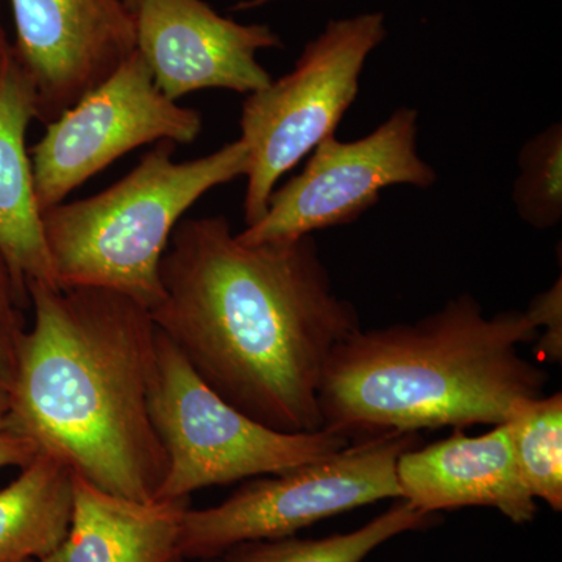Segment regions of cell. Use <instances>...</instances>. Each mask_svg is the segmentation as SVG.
I'll return each mask as SVG.
<instances>
[{"label": "cell", "mask_w": 562, "mask_h": 562, "mask_svg": "<svg viewBox=\"0 0 562 562\" xmlns=\"http://www.w3.org/2000/svg\"><path fill=\"white\" fill-rule=\"evenodd\" d=\"M31 305L27 284L11 268L0 249V395L7 394L16 369L25 327L24 312Z\"/></svg>", "instance_id": "cell-19"}, {"label": "cell", "mask_w": 562, "mask_h": 562, "mask_svg": "<svg viewBox=\"0 0 562 562\" xmlns=\"http://www.w3.org/2000/svg\"><path fill=\"white\" fill-rule=\"evenodd\" d=\"M277 2V0H239L233 10L235 11H250L262 9V7L271 5V3Z\"/></svg>", "instance_id": "cell-23"}, {"label": "cell", "mask_w": 562, "mask_h": 562, "mask_svg": "<svg viewBox=\"0 0 562 562\" xmlns=\"http://www.w3.org/2000/svg\"><path fill=\"white\" fill-rule=\"evenodd\" d=\"M149 405L168 454L155 501L190 498L206 487L288 471L351 442L327 430L283 432L251 419L206 386L160 330Z\"/></svg>", "instance_id": "cell-5"}, {"label": "cell", "mask_w": 562, "mask_h": 562, "mask_svg": "<svg viewBox=\"0 0 562 562\" xmlns=\"http://www.w3.org/2000/svg\"><path fill=\"white\" fill-rule=\"evenodd\" d=\"M11 55V43L7 40L5 31H3L2 21H0V74L5 68Z\"/></svg>", "instance_id": "cell-22"}, {"label": "cell", "mask_w": 562, "mask_h": 562, "mask_svg": "<svg viewBox=\"0 0 562 562\" xmlns=\"http://www.w3.org/2000/svg\"><path fill=\"white\" fill-rule=\"evenodd\" d=\"M33 324L7 392L11 428L85 482L154 502L168 454L150 417L158 327L121 292L27 281Z\"/></svg>", "instance_id": "cell-2"}, {"label": "cell", "mask_w": 562, "mask_h": 562, "mask_svg": "<svg viewBox=\"0 0 562 562\" xmlns=\"http://www.w3.org/2000/svg\"><path fill=\"white\" fill-rule=\"evenodd\" d=\"M513 203L525 224L550 231L562 221V125L553 122L520 147Z\"/></svg>", "instance_id": "cell-18"}, {"label": "cell", "mask_w": 562, "mask_h": 562, "mask_svg": "<svg viewBox=\"0 0 562 562\" xmlns=\"http://www.w3.org/2000/svg\"><path fill=\"white\" fill-rule=\"evenodd\" d=\"M13 55L47 125L103 83L136 50V14L124 0H10Z\"/></svg>", "instance_id": "cell-10"}, {"label": "cell", "mask_w": 562, "mask_h": 562, "mask_svg": "<svg viewBox=\"0 0 562 562\" xmlns=\"http://www.w3.org/2000/svg\"><path fill=\"white\" fill-rule=\"evenodd\" d=\"M35 116V90L11 47L0 74V249L25 284L43 281L58 286L25 144Z\"/></svg>", "instance_id": "cell-14"}, {"label": "cell", "mask_w": 562, "mask_h": 562, "mask_svg": "<svg viewBox=\"0 0 562 562\" xmlns=\"http://www.w3.org/2000/svg\"><path fill=\"white\" fill-rule=\"evenodd\" d=\"M27 562H36V561H27Z\"/></svg>", "instance_id": "cell-26"}, {"label": "cell", "mask_w": 562, "mask_h": 562, "mask_svg": "<svg viewBox=\"0 0 562 562\" xmlns=\"http://www.w3.org/2000/svg\"><path fill=\"white\" fill-rule=\"evenodd\" d=\"M160 140L105 191L43 213L58 286L121 292L151 310L161 302L160 266L181 216L206 192L246 177L241 139L198 160L176 161Z\"/></svg>", "instance_id": "cell-4"}, {"label": "cell", "mask_w": 562, "mask_h": 562, "mask_svg": "<svg viewBox=\"0 0 562 562\" xmlns=\"http://www.w3.org/2000/svg\"><path fill=\"white\" fill-rule=\"evenodd\" d=\"M387 36L383 11L327 22L305 44L294 68L243 103L241 139L249 151L244 222L265 216L284 173L308 157L341 124L357 101L366 63Z\"/></svg>", "instance_id": "cell-6"}, {"label": "cell", "mask_w": 562, "mask_h": 562, "mask_svg": "<svg viewBox=\"0 0 562 562\" xmlns=\"http://www.w3.org/2000/svg\"><path fill=\"white\" fill-rule=\"evenodd\" d=\"M198 562H225L224 558L216 557V558H209V560H199Z\"/></svg>", "instance_id": "cell-25"}, {"label": "cell", "mask_w": 562, "mask_h": 562, "mask_svg": "<svg viewBox=\"0 0 562 562\" xmlns=\"http://www.w3.org/2000/svg\"><path fill=\"white\" fill-rule=\"evenodd\" d=\"M438 514L422 513L408 502L395 501L358 530L321 539L291 538L238 543L222 558L225 562H362L384 542L403 532L425 530L438 522Z\"/></svg>", "instance_id": "cell-16"}, {"label": "cell", "mask_w": 562, "mask_h": 562, "mask_svg": "<svg viewBox=\"0 0 562 562\" xmlns=\"http://www.w3.org/2000/svg\"><path fill=\"white\" fill-rule=\"evenodd\" d=\"M124 2H125V5H127L128 9H131V11H133V13H136V11H138V9H139L140 2H143V0H124Z\"/></svg>", "instance_id": "cell-24"}, {"label": "cell", "mask_w": 562, "mask_h": 562, "mask_svg": "<svg viewBox=\"0 0 562 562\" xmlns=\"http://www.w3.org/2000/svg\"><path fill=\"white\" fill-rule=\"evenodd\" d=\"M202 127L201 113L166 98L149 66L133 52L109 79L47 124L32 147L41 213L66 202L128 151L160 140L194 143Z\"/></svg>", "instance_id": "cell-9"}, {"label": "cell", "mask_w": 562, "mask_h": 562, "mask_svg": "<svg viewBox=\"0 0 562 562\" xmlns=\"http://www.w3.org/2000/svg\"><path fill=\"white\" fill-rule=\"evenodd\" d=\"M7 409L9 402L7 394H3L0 395V471L7 468L22 469L40 454L35 443L22 438L11 428Z\"/></svg>", "instance_id": "cell-21"}, {"label": "cell", "mask_w": 562, "mask_h": 562, "mask_svg": "<svg viewBox=\"0 0 562 562\" xmlns=\"http://www.w3.org/2000/svg\"><path fill=\"white\" fill-rule=\"evenodd\" d=\"M538 331L542 335L536 339V350L542 360L549 362L562 361V277H558L549 290L531 299L525 310Z\"/></svg>", "instance_id": "cell-20"}, {"label": "cell", "mask_w": 562, "mask_h": 562, "mask_svg": "<svg viewBox=\"0 0 562 562\" xmlns=\"http://www.w3.org/2000/svg\"><path fill=\"white\" fill-rule=\"evenodd\" d=\"M417 138L419 111L401 106L360 139L322 140L302 171L273 190L265 216L236 236L244 244L292 241L360 220L387 188L430 190L438 173Z\"/></svg>", "instance_id": "cell-8"}, {"label": "cell", "mask_w": 562, "mask_h": 562, "mask_svg": "<svg viewBox=\"0 0 562 562\" xmlns=\"http://www.w3.org/2000/svg\"><path fill=\"white\" fill-rule=\"evenodd\" d=\"M190 498L135 502L74 475L68 535L38 562H183L181 520Z\"/></svg>", "instance_id": "cell-13"}, {"label": "cell", "mask_w": 562, "mask_h": 562, "mask_svg": "<svg viewBox=\"0 0 562 562\" xmlns=\"http://www.w3.org/2000/svg\"><path fill=\"white\" fill-rule=\"evenodd\" d=\"M538 336L525 312L486 316L471 294L416 322L360 327L325 364L317 397L322 430L353 442L505 424L546 395L549 372L519 353Z\"/></svg>", "instance_id": "cell-3"}, {"label": "cell", "mask_w": 562, "mask_h": 562, "mask_svg": "<svg viewBox=\"0 0 562 562\" xmlns=\"http://www.w3.org/2000/svg\"><path fill=\"white\" fill-rule=\"evenodd\" d=\"M135 14L136 52L173 102L202 90L260 91L272 77L258 54L284 47L269 25L222 16L205 0H143Z\"/></svg>", "instance_id": "cell-11"}, {"label": "cell", "mask_w": 562, "mask_h": 562, "mask_svg": "<svg viewBox=\"0 0 562 562\" xmlns=\"http://www.w3.org/2000/svg\"><path fill=\"white\" fill-rule=\"evenodd\" d=\"M514 453L528 491L553 512H562V395H542L512 420Z\"/></svg>", "instance_id": "cell-17"}, {"label": "cell", "mask_w": 562, "mask_h": 562, "mask_svg": "<svg viewBox=\"0 0 562 562\" xmlns=\"http://www.w3.org/2000/svg\"><path fill=\"white\" fill-rule=\"evenodd\" d=\"M74 472L40 453L0 491V562L41 561L68 535Z\"/></svg>", "instance_id": "cell-15"}, {"label": "cell", "mask_w": 562, "mask_h": 562, "mask_svg": "<svg viewBox=\"0 0 562 562\" xmlns=\"http://www.w3.org/2000/svg\"><path fill=\"white\" fill-rule=\"evenodd\" d=\"M160 280L155 325L206 386L272 430H322L325 364L361 319L313 235L244 244L224 216L180 221Z\"/></svg>", "instance_id": "cell-1"}, {"label": "cell", "mask_w": 562, "mask_h": 562, "mask_svg": "<svg viewBox=\"0 0 562 562\" xmlns=\"http://www.w3.org/2000/svg\"><path fill=\"white\" fill-rule=\"evenodd\" d=\"M397 484L402 501L422 513L486 506L517 525L538 513L506 422L479 436L457 428L443 441L406 450L398 457Z\"/></svg>", "instance_id": "cell-12"}, {"label": "cell", "mask_w": 562, "mask_h": 562, "mask_svg": "<svg viewBox=\"0 0 562 562\" xmlns=\"http://www.w3.org/2000/svg\"><path fill=\"white\" fill-rule=\"evenodd\" d=\"M417 446L419 432H386L350 442L322 460L251 479L220 505L184 513L181 558L222 557L238 543L291 538L351 509L398 501V457Z\"/></svg>", "instance_id": "cell-7"}]
</instances>
